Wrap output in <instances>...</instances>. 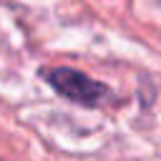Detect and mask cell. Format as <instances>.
Returning <instances> with one entry per match:
<instances>
[{"instance_id": "6da1fadb", "label": "cell", "mask_w": 161, "mask_h": 161, "mask_svg": "<svg viewBox=\"0 0 161 161\" xmlns=\"http://www.w3.org/2000/svg\"><path fill=\"white\" fill-rule=\"evenodd\" d=\"M40 78L63 98L86 106V108H98L106 101H111V88L96 78H91L83 70L75 68H40Z\"/></svg>"}]
</instances>
